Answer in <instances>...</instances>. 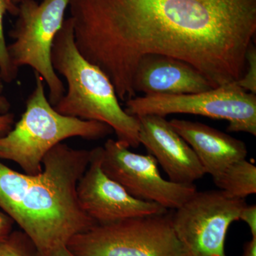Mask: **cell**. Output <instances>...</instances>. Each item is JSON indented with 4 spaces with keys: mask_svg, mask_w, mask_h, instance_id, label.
<instances>
[{
    "mask_svg": "<svg viewBox=\"0 0 256 256\" xmlns=\"http://www.w3.org/2000/svg\"><path fill=\"white\" fill-rule=\"evenodd\" d=\"M68 8L79 52L124 101L136 97L134 72L148 55L183 60L214 87L238 82L256 33V0H70Z\"/></svg>",
    "mask_w": 256,
    "mask_h": 256,
    "instance_id": "cell-1",
    "label": "cell"
},
{
    "mask_svg": "<svg viewBox=\"0 0 256 256\" xmlns=\"http://www.w3.org/2000/svg\"><path fill=\"white\" fill-rule=\"evenodd\" d=\"M90 159L92 150L62 142L47 153L43 171L36 175L18 172L0 162V210L43 256L97 224L77 198V184Z\"/></svg>",
    "mask_w": 256,
    "mask_h": 256,
    "instance_id": "cell-2",
    "label": "cell"
},
{
    "mask_svg": "<svg viewBox=\"0 0 256 256\" xmlns=\"http://www.w3.org/2000/svg\"><path fill=\"white\" fill-rule=\"evenodd\" d=\"M52 62L55 72L67 84L63 97L54 106L57 112L108 124L117 140L128 148L140 144L138 118L128 114L120 105L114 85L105 73L79 52L70 18H66L56 36Z\"/></svg>",
    "mask_w": 256,
    "mask_h": 256,
    "instance_id": "cell-3",
    "label": "cell"
},
{
    "mask_svg": "<svg viewBox=\"0 0 256 256\" xmlns=\"http://www.w3.org/2000/svg\"><path fill=\"white\" fill-rule=\"evenodd\" d=\"M34 76V88L21 118L8 134L0 137V159L14 162L30 175L41 173L47 153L65 140L80 138L95 140L114 132L102 122L57 112L46 96L43 79L36 73Z\"/></svg>",
    "mask_w": 256,
    "mask_h": 256,
    "instance_id": "cell-4",
    "label": "cell"
},
{
    "mask_svg": "<svg viewBox=\"0 0 256 256\" xmlns=\"http://www.w3.org/2000/svg\"><path fill=\"white\" fill-rule=\"evenodd\" d=\"M70 0H23L18 4L14 28L10 32L12 43L8 52L13 68L18 72L30 66L46 84L48 99L54 106L66 92L64 82L52 65L54 42L65 21Z\"/></svg>",
    "mask_w": 256,
    "mask_h": 256,
    "instance_id": "cell-5",
    "label": "cell"
},
{
    "mask_svg": "<svg viewBox=\"0 0 256 256\" xmlns=\"http://www.w3.org/2000/svg\"><path fill=\"white\" fill-rule=\"evenodd\" d=\"M66 246L76 256H183L168 212L96 224Z\"/></svg>",
    "mask_w": 256,
    "mask_h": 256,
    "instance_id": "cell-6",
    "label": "cell"
},
{
    "mask_svg": "<svg viewBox=\"0 0 256 256\" xmlns=\"http://www.w3.org/2000/svg\"><path fill=\"white\" fill-rule=\"evenodd\" d=\"M128 114L134 117L185 114L228 121L227 130L256 136V96L236 82L196 94L176 96H144L126 101Z\"/></svg>",
    "mask_w": 256,
    "mask_h": 256,
    "instance_id": "cell-7",
    "label": "cell"
},
{
    "mask_svg": "<svg viewBox=\"0 0 256 256\" xmlns=\"http://www.w3.org/2000/svg\"><path fill=\"white\" fill-rule=\"evenodd\" d=\"M246 204L220 190L195 192L172 215L183 256H226L228 228Z\"/></svg>",
    "mask_w": 256,
    "mask_h": 256,
    "instance_id": "cell-8",
    "label": "cell"
},
{
    "mask_svg": "<svg viewBox=\"0 0 256 256\" xmlns=\"http://www.w3.org/2000/svg\"><path fill=\"white\" fill-rule=\"evenodd\" d=\"M151 154H137L119 141L109 139L102 146L101 168L131 196L165 210H176L197 191L194 184H178L160 175Z\"/></svg>",
    "mask_w": 256,
    "mask_h": 256,
    "instance_id": "cell-9",
    "label": "cell"
},
{
    "mask_svg": "<svg viewBox=\"0 0 256 256\" xmlns=\"http://www.w3.org/2000/svg\"><path fill=\"white\" fill-rule=\"evenodd\" d=\"M102 146L92 150V159L77 184L76 193L82 210L97 224L168 212L152 202L130 195L120 184L108 176L101 168Z\"/></svg>",
    "mask_w": 256,
    "mask_h": 256,
    "instance_id": "cell-10",
    "label": "cell"
},
{
    "mask_svg": "<svg viewBox=\"0 0 256 256\" xmlns=\"http://www.w3.org/2000/svg\"><path fill=\"white\" fill-rule=\"evenodd\" d=\"M139 120L140 144L154 156L170 181L193 184L206 174L191 146L163 116L146 114Z\"/></svg>",
    "mask_w": 256,
    "mask_h": 256,
    "instance_id": "cell-11",
    "label": "cell"
},
{
    "mask_svg": "<svg viewBox=\"0 0 256 256\" xmlns=\"http://www.w3.org/2000/svg\"><path fill=\"white\" fill-rule=\"evenodd\" d=\"M133 90L144 96H176L206 92L213 84L192 65L162 55H148L140 60L132 82Z\"/></svg>",
    "mask_w": 256,
    "mask_h": 256,
    "instance_id": "cell-12",
    "label": "cell"
},
{
    "mask_svg": "<svg viewBox=\"0 0 256 256\" xmlns=\"http://www.w3.org/2000/svg\"><path fill=\"white\" fill-rule=\"evenodd\" d=\"M176 132L190 144L206 174L216 178L238 160L246 159L245 143L226 133L198 122L173 119Z\"/></svg>",
    "mask_w": 256,
    "mask_h": 256,
    "instance_id": "cell-13",
    "label": "cell"
},
{
    "mask_svg": "<svg viewBox=\"0 0 256 256\" xmlns=\"http://www.w3.org/2000/svg\"><path fill=\"white\" fill-rule=\"evenodd\" d=\"M213 180L216 186L228 196L245 200L256 193V166L246 159L238 160Z\"/></svg>",
    "mask_w": 256,
    "mask_h": 256,
    "instance_id": "cell-14",
    "label": "cell"
},
{
    "mask_svg": "<svg viewBox=\"0 0 256 256\" xmlns=\"http://www.w3.org/2000/svg\"><path fill=\"white\" fill-rule=\"evenodd\" d=\"M6 13L16 16L18 5L13 4L10 0H0V75L4 82H11L16 79L18 72L13 68L8 54L4 32V16Z\"/></svg>",
    "mask_w": 256,
    "mask_h": 256,
    "instance_id": "cell-15",
    "label": "cell"
},
{
    "mask_svg": "<svg viewBox=\"0 0 256 256\" xmlns=\"http://www.w3.org/2000/svg\"><path fill=\"white\" fill-rule=\"evenodd\" d=\"M0 256H43L22 230H12L0 242Z\"/></svg>",
    "mask_w": 256,
    "mask_h": 256,
    "instance_id": "cell-16",
    "label": "cell"
},
{
    "mask_svg": "<svg viewBox=\"0 0 256 256\" xmlns=\"http://www.w3.org/2000/svg\"><path fill=\"white\" fill-rule=\"evenodd\" d=\"M245 72L242 78L236 82L237 85L246 92L256 94V50L252 44L246 56Z\"/></svg>",
    "mask_w": 256,
    "mask_h": 256,
    "instance_id": "cell-17",
    "label": "cell"
},
{
    "mask_svg": "<svg viewBox=\"0 0 256 256\" xmlns=\"http://www.w3.org/2000/svg\"><path fill=\"white\" fill-rule=\"evenodd\" d=\"M242 220L248 226L252 237H256V204L246 205L239 215V220Z\"/></svg>",
    "mask_w": 256,
    "mask_h": 256,
    "instance_id": "cell-18",
    "label": "cell"
},
{
    "mask_svg": "<svg viewBox=\"0 0 256 256\" xmlns=\"http://www.w3.org/2000/svg\"><path fill=\"white\" fill-rule=\"evenodd\" d=\"M13 220L0 210V242L4 240L13 230Z\"/></svg>",
    "mask_w": 256,
    "mask_h": 256,
    "instance_id": "cell-19",
    "label": "cell"
},
{
    "mask_svg": "<svg viewBox=\"0 0 256 256\" xmlns=\"http://www.w3.org/2000/svg\"><path fill=\"white\" fill-rule=\"evenodd\" d=\"M14 114L12 112L0 114V137L4 136L12 129L14 124Z\"/></svg>",
    "mask_w": 256,
    "mask_h": 256,
    "instance_id": "cell-20",
    "label": "cell"
},
{
    "mask_svg": "<svg viewBox=\"0 0 256 256\" xmlns=\"http://www.w3.org/2000/svg\"><path fill=\"white\" fill-rule=\"evenodd\" d=\"M4 80L0 75V114L10 112L11 109V102L4 94Z\"/></svg>",
    "mask_w": 256,
    "mask_h": 256,
    "instance_id": "cell-21",
    "label": "cell"
},
{
    "mask_svg": "<svg viewBox=\"0 0 256 256\" xmlns=\"http://www.w3.org/2000/svg\"><path fill=\"white\" fill-rule=\"evenodd\" d=\"M242 256H256V237H252V240L245 244Z\"/></svg>",
    "mask_w": 256,
    "mask_h": 256,
    "instance_id": "cell-22",
    "label": "cell"
},
{
    "mask_svg": "<svg viewBox=\"0 0 256 256\" xmlns=\"http://www.w3.org/2000/svg\"><path fill=\"white\" fill-rule=\"evenodd\" d=\"M47 256H76L70 252L66 246L56 248Z\"/></svg>",
    "mask_w": 256,
    "mask_h": 256,
    "instance_id": "cell-23",
    "label": "cell"
},
{
    "mask_svg": "<svg viewBox=\"0 0 256 256\" xmlns=\"http://www.w3.org/2000/svg\"><path fill=\"white\" fill-rule=\"evenodd\" d=\"M10 1H11L13 4L18 5L21 2H22L23 0H10Z\"/></svg>",
    "mask_w": 256,
    "mask_h": 256,
    "instance_id": "cell-24",
    "label": "cell"
}]
</instances>
